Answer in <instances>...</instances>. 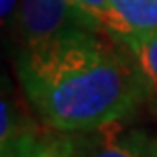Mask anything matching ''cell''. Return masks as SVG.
<instances>
[{
  "mask_svg": "<svg viewBox=\"0 0 157 157\" xmlns=\"http://www.w3.org/2000/svg\"><path fill=\"white\" fill-rule=\"evenodd\" d=\"M102 33H78L18 53L21 86L51 128L90 133L127 118L145 100L131 53L110 47Z\"/></svg>",
  "mask_w": 157,
  "mask_h": 157,
  "instance_id": "1",
  "label": "cell"
},
{
  "mask_svg": "<svg viewBox=\"0 0 157 157\" xmlns=\"http://www.w3.org/2000/svg\"><path fill=\"white\" fill-rule=\"evenodd\" d=\"M18 27L23 47L45 45L78 33L104 31L74 0H18Z\"/></svg>",
  "mask_w": 157,
  "mask_h": 157,
  "instance_id": "2",
  "label": "cell"
},
{
  "mask_svg": "<svg viewBox=\"0 0 157 157\" xmlns=\"http://www.w3.org/2000/svg\"><path fill=\"white\" fill-rule=\"evenodd\" d=\"M122 121L84 133V137L78 139L82 157H157L155 137Z\"/></svg>",
  "mask_w": 157,
  "mask_h": 157,
  "instance_id": "3",
  "label": "cell"
},
{
  "mask_svg": "<svg viewBox=\"0 0 157 157\" xmlns=\"http://www.w3.org/2000/svg\"><path fill=\"white\" fill-rule=\"evenodd\" d=\"M2 157H82L78 139L70 137H33L12 133L2 141Z\"/></svg>",
  "mask_w": 157,
  "mask_h": 157,
  "instance_id": "4",
  "label": "cell"
},
{
  "mask_svg": "<svg viewBox=\"0 0 157 157\" xmlns=\"http://www.w3.org/2000/svg\"><path fill=\"white\" fill-rule=\"evenodd\" d=\"M131 57L135 61V67L139 71L141 84L145 98L155 106L157 110V33L153 35H133L127 41H122Z\"/></svg>",
  "mask_w": 157,
  "mask_h": 157,
  "instance_id": "5",
  "label": "cell"
},
{
  "mask_svg": "<svg viewBox=\"0 0 157 157\" xmlns=\"http://www.w3.org/2000/svg\"><path fill=\"white\" fill-rule=\"evenodd\" d=\"M133 35L157 33V0H112Z\"/></svg>",
  "mask_w": 157,
  "mask_h": 157,
  "instance_id": "6",
  "label": "cell"
},
{
  "mask_svg": "<svg viewBox=\"0 0 157 157\" xmlns=\"http://www.w3.org/2000/svg\"><path fill=\"white\" fill-rule=\"evenodd\" d=\"M78 6H82L84 10L94 17L102 25V29L112 35L118 43L122 41H127L128 37H133L131 29H128V25L122 21V17L117 12L114 4H112V0H74Z\"/></svg>",
  "mask_w": 157,
  "mask_h": 157,
  "instance_id": "7",
  "label": "cell"
},
{
  "mask_svg": "<svg viewBox=\"0 0 157 157\" xmlns=\"http://www.w3.org/2000/svg\"><path fill=\"white\" fill-rule=\"evenodd\" d=\"M18 0H2V18H10L14 14V8H17Z\"/></svg>",
  "mask_w": 157,
  "mask_h": 157,
  "instance_id": "8",
  "label": "cell"
}]
</instances>
